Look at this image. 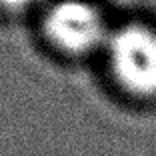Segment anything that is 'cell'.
Segmentation results:
<instances>
[{
  "label": "cell",
  "mask_w": 156,
  "mask_h": 156,
  "mask_svg": "<svg viewBox=\"0 0 156 156\" xmlns=\"http://www.w3.org/2000/svg\"><path fill=\"white\" fill-rule=\"evenodd\" d=\"M110 72L134 96H156V32L144 24L110 30L104 44Z\"/></svg>",
  "instance_id": "cell-1"
},
{
  "label": "cell",
  "mask_w": 156,
  "mask_h": 156,
  "mask_svg": "<svg viewBox=\"0 0 156 156\" xmlns=\"http://www.w3.org/2000/svg\"><path fill=\"white\" fill-rule=\"evenodd\" d=\"M44 34L66 54H88L106 44L110 30L102 12L86 0H58L46 10Z\"/></svg>",
  "instance_id": "cell-2"
},
{
  "label": "cell",
  "mask_w": 156,
  "mask_h": 156,
  "mask_svg": "<svg viewBox=\"0 0 156 156\" xmlns=\"http://www.w3.org/2000/svg\"><path fill=\"white\" fill-rule=\"evenodd\" d=\"M38 0H0V6H4L8 10H24L28 6L36 4Z\"/></svg>",
  "instance_id": "cell-3"
}]
</instances>
